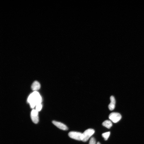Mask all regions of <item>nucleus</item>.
I'll use <instances>...</instances> for the list:
<instances>
[{"instance_id":"1","label":"nucleus","mask_w":144,"mask_h":144,"mask_svg":"<svg viewBox=\"0 0 144 144\" xmlns=\"http://www.w3.org/2000/svg\"><path fill=\"white\" fill-rule=\"evenodd\" d=\"M28 101L30 103L31 108H33L37 105L41 103L42 98L38 92L34 91L29 96Z\"/></svg>"},{"instance_id":"2","label":"nucleus","mask_w":144,"mask_h":144,"mask_svg":"<svg viewBox=\"0 0 144 144\" xmlns=\"http://www.w3.org/2000/svg\"><path fill=\"white\" fill-rule=\"evenodd\" d=\"M95 132L94 130L92 129H87L82 133L81 139L82 141L85 142L87 141Z\"/></svg>"},{"instance_id":"3","label":"nucleus","mask_w":144,"mask_h":144,"mask_svg":"<svg viewBox=\"0 0 144 144\" xmlns=\"http://www.w3.org/2000/svg\"><path fill=\"white\" fill-rule=\"evenodd\" d=\"M122 117L119 113L117 112H113L109 116V119L113 123H118L121 119Z\"/></svg>"},{"instance_id":"4","label":"nucleus","mask_w":144,"mask_h":144,"mask_svg":"<svg viewBox=\"0 0 144 144\" xmlns=\"http://www.w3.org/2000/svg\"><path fill=\"white\" fill-rule=\"evenodd\" d=\"M82 133L80 132L71 131L68 134L69 136L71 138L78 141H81V137Z\"/></svg>"},{"instance_id":"5","label":"nucleus","mask_w":144,"mask_h":144,"mask_svg":"<svg viewBox=\"0 0 144 144\" xmlns=\"http://www.w3.org/2000/svg\"><path fill=\"white\" fill-rule=\"evenodd\" d=\"M31 117L34 123L37 124L39 121L38 112L36 110H33L31 112Z\"/></svg>"},{"instance_id":"6","label":"nucleus","mask_w":144,"mask_h":144,"mask_svg":"<svg viewBox=\"0 0 144 144\" xmlns=\"http://www.w3.org/2000/svg\"><path fill=\"white\" fill-rule=\"evenodd\" d=\"M52 123L57 128L61 129L64 130H66L68 129V128L67 127V126L61 123L58 122V121H53Z\"/></svg>"},{"instance_id":"7","label":"nucleus","mask_w":144,"mask_h":144,"mask_svg":"<svg viewBox=\"0 0 144 144\" xmlns=\"http://www.w3.org/2000/svg\"><path fill=\"white\" fill-rule=\"evenodd\" d=\"M111 103L109 105V108L110 111H113L115 108L116 100L114 97L112 96L110 98Z\"/></svg>"},{"instance_id":"8","label":"nucleus","mask_w":144,"mask_h":144,"mask_svg":"<svg viewBox=\"0 0 144 144\" xmlns=\"http://www.w3.org/2000/svg\"><path fill=\"white\" fill-rule=\"evenodd\" d=\"M31 88L33 90L36 91L40 88V84L38 82L36 81L33 83Z\"/></svg>"},{"instance_id":"9","label":"nucleus","mask_w":144,"mask_h":144,"mask_svg":"<svg viewBox=\"0 0 144 144\" xmlns=\"http://www.w3.org/2000/svg\"><path fill=\"white\" fill-rule=\"evenodd\" d=\"M102 125L108 129H110L112 126V124L111 121L109 120L105 121L103 123Z\"/></svg>"},{"instance_id":"10","label":"nucleus","mask_w":144,"mask_h":144,"mask_svg":"<svg viewBox=\"0 0 144 144\" xmlns=\"http://www.w3.org/2000/svg\"><path fill=\"white\" fill-rule=\"evenodd\" d=\"M110 134V132H109L103 133L102 136L105 140H107L109 137Z\"/></svg>"},{"instance_id":"11","label":"nucleus","mask_w":144,"mask_h":144,"mask_svg":"<svg viewBox=\"0 0 144 144\" xmlns=\"http://www.w3.org/2000/svg\"><path fill=\"white\" fill-rule=\"evenodd\" d=\"M42 105L41 103L37 105L36 106V110L38 112L41 111L42 109Z\"/></svg>"},{"instance_id":"12","label":"nucleus","mask_w":144,"mask_h":144,"mask_svg":"<svg viewBox=\"0 0 144 144\" xmlns=\"http://www.w3.org/2000/svg\"><path fill=\"white\" fill-rule=\"evenodd\" d=\"M96 139L94 137H92L90 139L89 144H96Z\"/></svg>"},{"instance_id":"13","label":"nucleus","mask_w":144,"mask_h":144,"mask_svg":"<svg viewBox=\"0 0 144 144\" xmlns=\"http://www.w3.org/2000/svg\"><path fill=\"white\" fill-rule=\"evenodd\" d=\"M97 144H101V143L99 142H97Z\"/></svg>"}]
</instances>
